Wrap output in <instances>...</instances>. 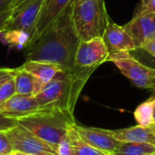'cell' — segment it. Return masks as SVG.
Returning <instances> with one entry per match:
<instances>
[{
    "instance_id": "6da1fadb",
    "label": "cell",
    "mask_w": 155,
    "mask_h": 155,
    "mask_svg": "<svg viewBox=\"0 0 155 155\" xmlns=\"http://www.w3.org/2000/svg\"><path fill=\"white\" fill-rule=\"evenodd\" d=\"M71 5L30 46L25 48V60L48 62L64 71L74 68L80 39L70 19Z\"/></svg>"
},
{
    "instance_id": "7a4b0ae2",
    "label": "cell",
    "mask_w": 155,
    "mask_h": 155,
    "mask_svg": "<svg viewBox=\"0 0 155 155\" xmlns=\"http://www.w3.org/2000/svg\"><path fill=\"white\" fill-rule=\"evenodd\" d=\"M94 70L74 66L58 72L35 96L40 109H61L74 114L80 94Z\"/></svg>"
},
{
    "instance_id": "3957f363",
    "label": "cell",
    "mask_w": 155,
    "mask_h": 155,
    "mask_svg": "<svg viewBox=\"0 0 155 155\" xmlns=\"http://www.w3.org/2000/svg\"><path fill=\"white\" fill-rule=\"evenodd\" d=\"M17 124L57 150L62 138L76 123L74 114L61 109H39L17 119Z\"/></svg>"
},
{
    "instance_id": "277c9868",
    "label": "cell",
    "mask_w": 155,
    "mask_h": 155,
    "mask_svg": "<svg viewBox=\"0 0 155 155\" xmlns=\"http://www.w3.org/2000/svg\"><path fill=\"white\" fill-rule=\"evenodd\" d=\"M109 16L104 0H73L70 19L80 41L103 37Z\"/></svg>"
},
{
    "instance_id": "5b68a950",
    "label": "cell",
    "mask_w": 155,
    "mask_h": 155,
    "mask_svg": "<svg viewBox=\"0 0 155 155\" xmlns=\"http://www.w3.org/2000/svg\"><path fill=\"white\" fill-rule=\"evenodd\" d=\"M107 61L114 63L120 72L137 87L152 89L155 93V68L142 64L130 52L109 54Z\"/></svg>"
},
{
    "instance_id": "8992f818",
    "label": "cell",
    "mask_w": 155,
    "mask_h": 155,
    "mask_svg": "<svg viewBox=\"0 0 155 155\" xmlns=\"http://www.w3.org/2000/svg\"><path fill=\"white\" fill-rule=\"evenodd\" d=\"M5 134L14 152L28 155H58L57 151L50 144L18 124L5 131Z\"/></svg>"
},
{
    "instance_id": "52a82bcc",
    "label": "cell",
    "mask_w": 155,
    "mask_h": 155,
    "mask_svg": "<svg viewBox=\"0 0 155 155\" xmlns=\"http://www.w3.org/2000/svg\"><path fill=\"white\" fill-rule=\"evenodd\" d=\"M45 1L46 0H25L16 7L12 8L13 15L5 32L12 31L22 33L28 36L29 41Z\"/></svg>"
},
{
    "instance_id": "ba28073f",
    "label": "cell",
    "mask_w": 155,
    "mask_h": 155,
    "mask_svg": "<svg viewBox=\"0 0 155 155\" xmlns=\"http://www.w3.org/2000/svg\"><path fill=\"white\" fill-rule=\"evenodd\" d=\"M109 52L102 37L87 41H80L78 45L74 66L96 70L102 64L107 62Z\"/></svg>"
},
{
    "instance_id": "9c48e42d",
    "label": "cell",
    "mask_w": 155,
    "mask_h": 155,
    "mask_svg": "<svg viewBox=\"0 0 155 155\" xmlns=\"http://www.w3.org/2000/svg\"><path fill=\"white\" fill-rule=\"evenodd\" d=\"M73 0H46L36 21L34 32L25 46L32 45L44 32L71 5Z\"/></svg>"
},
{
    "instance_id": "30bf717a",
    "label": "cell",
    "mask_w": 155,
    "mask_h": 155,
    "mask_svg": "<svg viewBox=\"0 0 155 155\" xmlns=\"http://www.w3.org/2000/svg\"><path fill=\"white\" fill-rule=\"evenodd\" d=\"M74 128L85 142L106 154L112 155L121 144V142L113 136L111 130L87 127L78 124H75Z\"/></svg>"
},
{
    "instance_id": "8fae6325",
    "label": "cell",
    "mask_w": 155,
    "mask_h": 155,
    "mask_svg": "<svg viewBox=\"0 0 155 155\" xmlns=\"http://www.w3.org/2000/svg\"><path fill=\"white\" fill-rule=\"evenodd\" d=\"M133 38L137 50L142 45L153 38L155 33V13H142L134 15L133 19L123 25Z\"/></svg>"
},
{
    "instance_id": "7c38bea8",
    "label": "cell",
    "mask_w": 155,
    "mask_h": 155,
    "mask_svg": "<svg viewBox=\"0 0 155 155\" xmlns=\"http://www.w3.org/2000/svg\"><path fill=\"white\" fill-rule=\"evenodd\" d=\"M103 40L107 47L109 54L119 52L136 51V45L123 26L114 23L111 18L108 21L105 31L103 35Z\"/></svg>"
},
{
    "instance_id": "4fadbf2b",
    "label": "cell",
    "mask_w": 155,
    "mask_h": 155,
    "mask_svg": "<svg viewBox=\"0 0 155 155\" xmlns=\"http://www.w3.org/2000/svg\"><path fill=\"white\" fill-rule=\"evenodd\" d=\"M39 104L34 95L15 94L11 98L0 105V114L18 119L38 111Z\"/></svg>"
},
{
    "instance_id": "5bb4252c",
    "label": "cell",
    "mask_w": 155,
    "mask_h": 155,
    "mask_svg": "<svg viewBox=\"0 0 155 155\" xmlns=\"http://www.w3.org/2000/svg\"><path fill=\"white\" fill-rule=\"evenodd\" d=\"M113 136L121 143H141L155 146V124L135 125L124 129L111 130Z\"/></svg>"
},
{
    "instance_id": "9a60e30c",
    "label": "cell",
    "mask_w": 155,
    "mask_h": 155,
    "mask_svg": "<svg viewBox=\"0 0 155 155\" xmlns=\"http://www.w3.org/2000/svg\"><path fill=\"white\" fill-rule=\"evenodd\" d=\"M20 66L30 73L44 85L49 83L58 72L63 70L59 65L52 63L32 60H25V63Z\"/></svg>"
},
{
    "instance_id": "2e32d148",
    "label": "cell",
    "mask_w": 155,
    "mask_h": 155,
    "mask_svg": "<svg viewBox=\"0 0 155 155\" xmlns=\"http://www.w3.org/2000/svg\"><path fill=\"white\" fill-rule=\"evenodd\" d=\"M15 94H30L35 96L45 86L30 73L23 69L21 66L15 68L14 76Z\"/></svg>"
},
{
    "instance_id": "e0dca14e",
    "label": "cell",
    "mask_w": 155,
    "mask_h": 155,
    "mask_svg": "<svg viewBox=\"0 0 155 155\" xmlns=\"http://www.w3.org/2000/svg\"><path fill=\"white\" fill-rule=\"evenodd\" d=\"M68 136L70 138L74 155H108L85 142L77 133L74 126L69 130Z\"/></svg>"
},
{
    "instance_id": "ac0fdd59",
    "label": "cell",
    "mask_w": 155,
    "mask_h": 155,
    "mask_svg": "<svg viewBox=\"0 0 155 155\" xmlns=\"http://www.w3.org/2000/svg\"><path fill=\"white\" fill-rule=\"evenodd\" d=\"M155 146L141 143H121L112 155H153Z\"/></svg>"
},
{
    "instance_id": "d6986e66",
    "label": "cell",
    "mask_w": 155,
    "mask_h": 155,
    "mask_svg": "<svg viewBox=\"0 0 155 155\" xmlns=\"http://www.w3.org/2000/svg\"><path fill=\"white\" fill-rule=\"evenodd\" d=\"M153 107L154 98L152 96L137 106V108L134 110V117L139 125L148 126L153 124Z\"/></svg>"
},
{
    "instance_id": "ffe728a7",
    "label": "cell",
    "mask_w": 155,
    "mask_h": 155,
    "mask_svg": "<svg viewBox=\"0 0 155 155\" xmlns=\"http://www.w3.org/2000/svg\"><path fill=\"white\" fill-rule=\"evenodd\" d=\"M15 94V86L14 78L7 81L0 87V105L6 102Z\"/></svg>"
},
{
    "instance_id": "44dd1931",
    "label": "cell",
    "mask_w": 155,
    "mask_h": 155,
    "mask_svg": "<svg viewBox=\"0 0 155 155\" xmlns=\"http://www.w3.org/2000/svg\"><path fill=\"white\" fill-rule=\"evenodd\" d=\"M56 151L58 155H74L70 138L68 136V133L62 138Z\"/></svg>"
},
{
    "instance_id": "7402d4cb",
    "label": "cell",
    "mask_w": 155,
    "mask_h": 155,
    "mask_svg": "<svg viewBox=\"0 0 155 155\" xmlns=\"http://www.w3.org/2000/svg\"><path fill=\"white\" fill-rule=\"evenodd\" d=\"M14 152L5 132H0V155H9Z\"/></svg>"
},
{
    "instance_id": "603a6c76",
    "label": "cell",
    "mask_w": 155,
    "mask_h": 155,
    "mask_svg": "<svg viewBox=\"0 0 155 155\" xmlns=\"http://www.w3.org/2000/svg\"><path fill=\"white\" fill-rule=\"evenodd\" d=\"M15 74V68L0 67V87L10 79L14 78Z\"/></svg>"
},
{
    "instance_id": "cb8c5ba5",
    "label": "cell",
    "mask_w": 155,
    "mask_h": 155,
    "mask_svg": "<svg viewBox=\"0 0 155 155\" xmlns=\"http://www.w3.org/2000/svg\"><path fill=\"white\" fill-rule=\"evenodd\" d=\"M17 124V120L15 118L7 117L0 114V132H5Z\"/></svg>"
},
{
    "instance_id": "d4e9b609",
    "label": "cell",
    "mask_w": 155,
    "mask_h": 155,
    "mask_svg": "<svg viewBox=\"0 0 155 155\" xmlns=\"http://www.w3.org/2000/svg\"><path fill=\"white\" fill-rule=\"evenodd\" d=\"M13 15L12 8L6 9L3 12H0V34L4 33L5 30V27Z\"/></svg>"
},
{
    "instance_id": "484cf974",
    "label": "cell",
    "mask_w": 155,
    "mask_h": 155,
    "mask_svg": "<svg viewBox=\"0 0 155 155\" xmlns=\"http://www.w3.org/2000/svg\"><path fill=\"white\" fill-rule=\"evenodd\" d=\"M141 49L147 52L148 54H150L155 58V39H150L144 42L142 45Z\"/></svg>"
},
{
    "instance_id": "4316f807",
    "label": "cell",
    "mask_w": 155,
    "mask_h": 155,
    "mask_svg": "<svg viewBox=\"0 0 155 155\" xmlns=\"http://www.w3.org/2000/svg\"><path fill=\"white\" fill-rule=\"evenodd\" d=\"M142 13H155V0H152L144 6H139L134 15Z\"/></svg>"
},
{
    "instance_id": "83f0119b",
    "label": "cell",
    "mask_w": 155,
    "mask_h": 155,
    "mask_svg": "<svg viewBox=\"0 0 155 155\" xmlns=\"http://www.w3.org/2000/svg\"><path fill=\"white\" fill-rule=\"evenodd\" d=\"M14 0H0V12L11 8Z\"/></svg>"
},
{
    "instance_id": "f1b7e54d",
    "label": "cell",
    "mask_w": 155,
    "mask_h": 155,
    "mask_svg": "<svg viewBox=\"0 0 155 155\" xmlns=\"http://www.w3.org/2000/svg\"><path fill=\"white\" fill-rule=\"evenodd\" d=\"M24 1H25V0H14L13 1V4H12V5H11V8H15V7H16L17 5H19L22 2H24Z\"/></svg>"
},
{
    "instance_id": "f546056e",
    "label": "cell",
    "mask_w": 155,
    "mask_h": 155,
    "mask_svg": "<svg viewBox=\"0 0 155 155\" xmlns=\"http://www.w3.org/2000/svg\"><path fill=\"white\" fill-rule=\"evenodd\" d=\"M152 0H141V5H140V6H144V5H146L148 3H150Z\"/></svg>"
},
{
    "instance_id": "4dcf8cb0",
    "label": "cell",
    "mask_w": 155,
    "mask_h": 155,
    "mask_svg": "<svg viewBox=\"0 0 155 155\" xmlns=\"http://www.w3.org/2000/svg\"><path fill=\"white\" fill-rule=\"evenodd\" d=\"M152 97L154 98V107H153V124H155V96L152 95Z\"/></svg>"
},
{
    "instance_id": "1f68e13d",
    "label": "cell",
    "mask_w": 155,
    "mask_h": 155,
    "mask_svg": "<svg viewBox=\"0 0 155 155\" xmlns=\"http://www.w3.org/2000/svg\"><path fill=\"white\" fill-rule=\"evenodd\" d=\"M9 155H18V154H17V153H16V152H13L12 153H10Z\"/></svg>"
},
{
    "instance_id": "d6a6232c",
    "label": "cell",
    "mask_w": 155,
    "mask_h": 155,
    "mask_svg": "<svg viewBox=\"0 0 155 155\" xmlns=\"http://www.w3.org/2000/svg\"><path fill=\"white\" fill-rule=\"evenodd\" d=\"M18 155H28V154H25V153H17Z\"/></svg>"
},
{
    "instance_id": "836d02e7",
    "label": "cell",
    "mask_w": 155,
    "mask_h": 155,
    "mask_svg": "<svg viewBox=\"0 0 155 155\" xmlns=\"http://www.w3.org/2000/svg\"><path fill=\"white\" fill-rule=\"evenodd\" d=\"M152 39H155V33H154V35H153V38Z\"/></svg>"
},
{
    "instance_id": "e575fe53",
    "label": "cell",
    "mask_w": 155,
    "mask_h": 155,
    "mask_svg": "<svg viewBox=\"0 0 155 155\" xmlns=\"http://www.w3.org/2000/svg\"><path fill=\"white\" fill-rule=\"evenodd\" d=\"M153 96H155V93H153Z\"/></svg>"
},
{
    "instance_id": "d590c367",
    "label": "cell",
    "mask_w": 155,
    "mask_h": 155,
    "mask_svg": "<svg viewBox=\"0 0 155 155\" xmlns=\"http://www.w3.org/2000/svg\"><path fill=\"white\" fill-rule=\"evenodd\" d=\"M153 155H155V153H154V154H153Z\"/></svg>"
}]
</instances>
